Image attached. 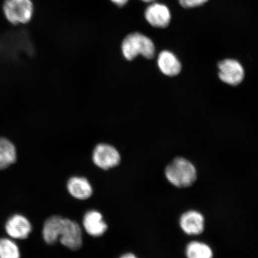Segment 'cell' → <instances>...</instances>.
Instances as JSON below:
<instances>
[{"mask_svg":"<svg viewBox=\"0 0 258 258\" xmlns=\"http://www.w3.org/2000/svg\"><path fill=\"white\" fill-rule=\"evenodd\" d=\"M83 226L87 233L93 237L101 236L108 228L101 213L96 211L86 213L83 218Z\"/></svg>","mask_w":258,"mask_h":258,"instance_id":"10","label":"cell"},{"mask_svg":"<svg viewBox=\"0 0 258 258\" xmlns=\"http://www.w3.org/2000/svg\"><path fill=\"white\" fill-rule=\"evenodd\" d=\"M111 1L114 3L118 7H123L125 5H126L128 2V0H111Z\"/></svg>","mask_w":258,"mask_h":258,"instance_id":"17","label":"cell"},{"mask_svg":"<svg viewBox=\"0 0 258 258\" xmlns=\"http://www.w3.org/2000/svg\"><path fill=\"white\" fill-rule=\"evenodd\" d=\"M6 230L12 238L25 239L32 231V225L24 216L15 215L8 219L6 224Z\"/></svg>","mask_w":258,"mask_h":258,"instance_id":"9","label":"cell"},{"mask_svg":"<svg viewBox=\"0 0 258 258\" xmlns=\"http://www.w3.org/2000/svg\"><path fill=\"white\" fill-rule=\"evenodd\" d=\"M165 175L169 182L177 188L191 186L198 177L195 166L183 157L176 158L167 165Z\"/></svg>","mask_w":258,"mask_h":258,"instance_id":"2","label":"cell"},{"mask_svg":"<svg viewBox=\"0 0 258 258\" xmlns=\"http://www.w3.org/2000/svg\"><path fill=\"white\" fill-rule=\"evenodd\" d=\"M178 1L180 5L183 8L190 9L199 7L205 5L209 0H178Z\"/></svg>","mask_w":258,"mask_h":258,"instance_id":"16","label":"cell"},{"mask_svg":"<svg viewBox=\"0 0 258 258\" xmlns=\"http://www.w3.org/2000/svg\"><path fill=\"white\" fill-rule=\"evenodd\" d=\"M20 257V251L15 242L9 238L0 239V257L17 258Z\"/></svg>","mask_w":258,"mask_h":258,"instance_id":"15","label":"cell"},{"mask_svg":"<svg viewBox=\"0 0 258 258\" xmlns=\"http://www.w3.org/2000/svg\"><path fill=\"white\" fill-rule=\"evenodd\" d=\"M179 225L186 234H201L205 230V218L198 211H187L180 217Z\"/></svg>","mask_w":258,"mask_h":258,"instance_id":"8","label":"cell"},{"mask_svg":"<svg viewBox=\"0 0 258 258\" xmlns=\"http://www.w3.org/2000/svg\"><path fill=\"white\" fill-rule=\"evenodd\" d=\"M121 52L125 59L131 61L138 55L152 59L156 53L153 41L140 32H134L125 37L121 44Z\"/></svg>","mask_w":258,"mask_h":258,"instance_id":"3","label":"cell"},{"mask_svg":"<svg viewBox=\"0 0 258 258\" xmlns=\"http://www.w3.org/2000/svg\"><path fill=\"white\" fill-rule=\"evenodd\" d=\"M157 64L161 72L167 76H176L181 70L179 60L175 54L169 51H161L158 57Z\"/></svg>","mask_w":258,"mask_h":258,"instance_id":"11","label":"cell"},{"mask_svg":"<svg viewBox=\"0 0 258 258\" xmlns=\"http://www.w3.org/2000/svg\"><path fill=\"white\" fill-rule=\"evenodd\" d=\"M3 10L7 20L15 25L28 23L34 14L31 0H5Z\"/></svg>","mask_w":258,"mask_h":258,"instance_id":"4","label":"cell"},{"mask_svg":"<svg viewBox=\"0 0 258 258\" xmlns=\"http://www.w3.org/2000/svg\"><path fill=\"white\" fill-rule=\"evenodd\" d=\"M70 195L79 200H86L92 195L93 189L89 180L83 177H73L67 183Z\"/></svg>","mask_w":258,"mask_h":258,"instance_id":"12","label":"cell"},{"mask_svg":"<svg viewBox=\"0 0 258 258\" xmlns=\"http://www.w3.org/2000/svg\"><path fill=\"white\" fill-rule=\"evenodd\" d=\"M16 148L8 139L0 137V169H4L16 162Z\"/></svg>","mask_w":258,"mask_h":258,"instance_id":"13","label":"cell"},{"mask_svg":"<svg viewBox=\"0 0 258 258\" xmlns=\"http://www.w3.org/2000/svg\"><path fill=\"white\" fill-rule=\"evenodd\" d=\"M185 253L189 258H211L214 254L209 245L199 241H192L187 245Z\"/></svg>","mask_w":258,"mask_h":258,"instance_id":"14","label":"cell"},{"mask_svg":"<svg viewBox=\"0 0 258 258\" xmlns=\"http://www.w3.org/2000/svg\"><path fill=\"white\" fill-rule=\"evenodd\" d=\"M219 77L222 82L237 86L243 81L244 72L240 62L234 59H225L218 64Z\"/></svg>","mask_w":258,"mask_h":258,"instance_id":"6","label":"cell"},{"mask_svg":"<svg viewBox=\"0 0 258 258\" xmlns=\"http://www.w3.org/2000/svg\"><path fill=\"white\" fill-rule=\"evenodd\" d=\"M120 160L118 151L110 145L98 144L93 151V163L103 170H108L118 166Z\"/></svg>","mask_w":258,"mask_h":258,"instance_id":"5","label":"cell"},{"mask_svg":"<svg viewBox=\"0 0 258 258\" xmlns=\"http://www.w3.org/2000/svg\"><path fill=\"white\" fill-rule=\"evenodd\" d=\"M145 18L152 27L164 28L170 24L171 14L166 5L153 3L148 6L145 12Z\"/></svg>","mask_w":258,"mask_h":258,"instance_id":"7","label":"cell"},{"mask_svg":"<svg viewBox=\"0 0 258 258\" xmlns=\"http://www.w3.org/2000/svg\"><path fill=\"white\" fill-rule=\"evenodd\" d=\"M43 237L47 244H53L59 240L64 246L73 250H79L82 246V231L75 221L53 216L45 222Z\"/></svg>","mask_w":258,"mask_h":258,"instance_id":"1","label":"cell"},{"mask_svg":"<svg viewBox=\"0 0 258 258\" xmlns=\"http://www.w3.org/2000/svg\"><path fill=\"white\" fill-rule=\"evenodd\" d=\"M121 257H136V256L133 253H127L122 255Z\"/></svg>","mask_w":258,"mask_h":258,"instance_id":"18","label":"cell"},{"mask_svg":"<svg viewBox=\"0 0 258 258\" xmlns=\"http://www.w3.org/2000/svg\"><path fill=\"white\" fill-rule=\"evenodd\" d=\"M141 1H143L145 3H151L153 2L154 0H141Z\"/></svg>","mask_w":258,"mask_h":258,"instance_id":"19","label":"cell"}]
</instances>
